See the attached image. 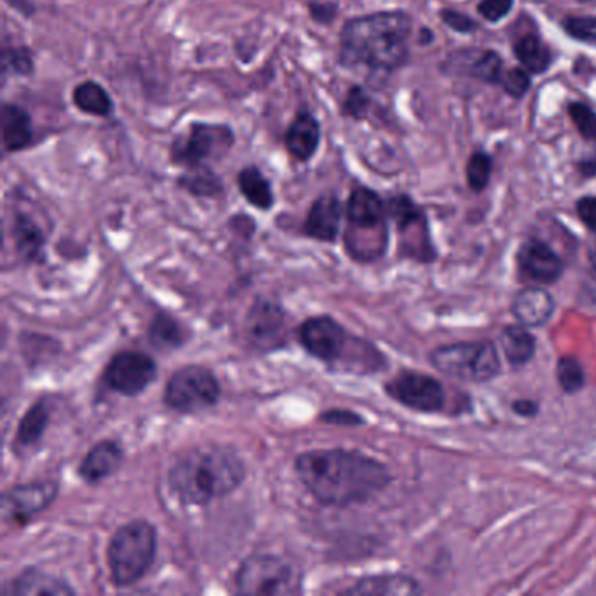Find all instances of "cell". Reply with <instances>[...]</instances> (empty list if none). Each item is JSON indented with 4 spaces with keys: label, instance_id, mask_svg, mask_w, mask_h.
Returning a JSON list of instances; mask_svg holds the SVG:
<instances>
[{
    "label": "cell",
    "instance_id": "obj_19",
    "mask_svg": "<svg viewBox=\"0 0 596 596\" xmlns=\"http://www.w3.org/2000/svg\"><path fill=\"white\" fill-rule=\"evenodd\" d=\"M5 596H67L76 595L73 587L68 586L62 579L46 574L42 570H23L18 578H14L8 586L2 589Z\"/></svg>",
    "mask_w": 596,
    "mask_h": 596
},
{
    "label": "cell",
    "instance_id": "obj_41",
    "mask_svg": "<svg viewBox=\"0 0 596 596\" xmlns=\"http://www.w3.org/2000/svg\"><path fill=\"white\" fill-rule=\"evenodd\" d=\"M441 20H443L449 28L460 34H474L480 25L474 20L469 18L466 14L458 13V11L444 10L441 11Z\"/></svg>",
    "mask_w": 596,
    "mask_h": 596
},
{
    "label": "cell",
    "instance_id": "obj_8",
    "mask_svg": "<svg viewBox=\"0 0 596 596\" xmlns=\"http://www.w3.org/2000/svg\"><path fill=\"white\" fill-rule=\"evenodd\" d=\"M163 397L166 406L174 411L196 415L219 403V380L203 366H186L166 381Z\"/></svg>",
    "mask_w": 596,
    "mask_h": 596
},
{
    "label": "cell",
    "instance_id": "obj_33",
    "mask_svg": "<svg viewBox=\"0 0 596 596\" xmlns=\"http://www.w3.org/2000/svg\"><path fill=\"white\" fill-rule=\"evenodd\" d=\"M556 377H558V383H560L561 389L569 392V394L581 391L584 386V381H586L583 364L579 363L574 357H563L558 363Z\"/></svg>",
    "mask_w": 596,
    "mask_h": 596
},
{
    "label": "cell",
    "instance_id": "obj_10",
    "mask_svg": "<svg viewBox=\"0 0 596 596\" xmlns=\"http://www.w3.org/2000/svg\"><path fill=\"white\" fill-rule=\"evenodd\" d=\"M157 366L148 354L126 350L114 355L103 371V383L116 394L135 397L156 380Z\"/></svg>",
    "mask_w": 596,
    "mask_h": 596
},
{
    "label": "cell",
    "instance_id": "obj_23",
    "mask_svg": "<svg viewBox=\"0 0 596 596\" xmlns=\"http://www.w3.org/2000/svg\"><path fill=\"white\" fill-rule=\"evenodd\" d=\"M422 592L415 579L403 574H381L364 578L345 589L346 595L404 596Z\"/></svg>",
    "mask_w": 596,
    "mask_h": 596
},
{
    "label": "cell",
    "instance_id": "obj_44",
    "mask_svg": "<svg viewBox=\"0 0 596 596\" xmlns=\"http://www.w3.org/2000/svg\"><path fill=\"white\" fill-rule=\"evenodd\" d=\"M337 4H331V2H322V4L312 2V4H309L312 18L319 23H331L332 20H334V16H337Z\"/></svg>",
    "mask_w": 596,
    "mask_h": 596
},
{
    "label": "cell",
    "instance_id": "obj_16",
    "mask_svg": "<svg viewBox=\"0 0 596 596\" xmlns=\"http://www.w3.org/2000/svg\"><path fill=\"white\" fill-rule=\"evenodd\" d=\"M518 263L523 274L535 282L551 283L563 274V263L558 254L538 240L524 243L518 254Z\"/></svg>",
    "mask_w": 596,
    "mask_h": 596
},
{
    "label": "cell",
    "instance_id": "obj_37",
    "mask_svg": "<svg viewBox=\"0 0 596 596\" xmlns=\"http://www.w3.org/2000/svg\"><path fill=\"white\" fill-rule=\"evenodd\" d=\"M563 28L578 41L596 42V18L592 16H569L563 22Z\"/></svg>",
    "mask_w": 596,
    "mask_h": 596
},
{
    "label": "cell",
    "instance_id": "obj_32",
    "mask_svg": "<svg viewBox=\"0 0 596 596\" xmlns=\"http://www.w3.org/2000/svg\"><path fill=\"white\" fill-rule=\"evenodd\" d=\"M467 73L484 83H500V77L506 71H504L503 59L497 53L483 51L472 60L471 67H467Z\"/></svg>",
    "mask_w": 596,
    "mask_h": 596
},
{
    "label": "cell",
    "instance_id": "obj_34",
    "mask_svg": "<svg viewBox=\"0 0 596 596\" xmlns=\"http://www.w3.org/2000/svg\"><path fill=\"white\" fill-rule=\"evenodd\" d=\"M492 175V157L486 153H474L467 163V185L472 191H483Z\"/></svg>",
    "mask_w": 596,
    "mask_h": 596
},
{
    "label": "cell",
    "instance_id": "obj_38",
    "mask_svg": "<svg viewBox=\"0 0 596 596\" xmlns=\"http://www.w3.org/2000/svg\"><path fill=\"white\" fill-rule=\"evenodd\" d=\"M369 105H371V99H369L368 93L359 86H354V88H350L348 94H346L343 113L346 116L354 117V119H363L368 114Z\"/></svg>",
    "mask_w": 596,
    "mask_h": 596
},
{
    "label": "cell",
    "instance_id": "obj_2",
    "mask_svg": "<svg viewBox=\"0 0 596 596\" xmlns=\"http://www.w3.org/2000/svg\"><path fill=\"white\" fill-rule=\"evenodd\" d=\"M413 22L403 11L368 14L350 20L341 30L340 63L348 68L392 74L409 59Z\"/></svg>",
    "mask_w": 596,
    "mask_h": 596
},
{
    "label": "cell",
    "instance_id": "obj_35",
    "mask_svg": "<svg viewBox=\"0 0 596 596\" xmlns=\"http://www.w3.org/2000/svg\"><path fill=\"white\" fill-rule=\"evenodd\" d=\"M570 119L584 139L596 142V113L584 103H570Z\"/></svg>",
    "mask_w": 596,
    "mask_h": 596
},
{
    "label": "cell",
    "instance_id": "obj_29",
    "mask_svg": "<svg viewBox=\"0 0 596 596\" xmlns=\"http://www.w3.org/2000/svg\"><path fill=\"white\" fill-rule=\"evenodd\" d=\"M500 343H503L507 360L515 364V366L527 364L534 357L535 338L527 329L520 328V326H511V328L504 329Z\"/></svg>",
    "mask_w": 596,
    "mask_h": 596
},
{
    "label": "cell",
    "instance_id": "obj_12",
    "mask_svg": "<svg viewBox=\"0 0 596 596\" xmlns=\"http://www.w3.org/2000/svg\"><path fill=\"white\" fill-rule=\"evenodd\" d=\"M245 331L254 348H280L289 340L288 314L274 301L257 300L249 312Z\"/></svg>",
    "mask_w": 596,
    "mask_h": 596
},
{
    "label": "cell",
    "instance_id": "obj_48",
    "mask_svg": "<svg viewBox=\"0 0 596 596\" xmlns=\"http://www.w3.org/2000/svg\"><path fill=\"white\" fill-rule=\"evenodd\" d=\"M589 257H592L593 266H595L596 269V243L593 245L592 251H589Z\"/></svg>",
    "mask_w": 596,
    "mask_h": 596
},
{
    "label": "cell",
    "instance_id": "obj_46",
    "mask_svg": "<svg viewBox=\"0 0 596 596\" xmlns=\"http://www.w3.org/2000/svg\"><path fill=\"white\" fill-rule=\"evenodd\" d=\"M13 8H16V10L22 11L23 14H27V16H30L31 13H34V8H31L30 2L28 0H8Z\"/></svg>",
    "mask_w": 596,
    "mask_h": 596
},
{
    "label": "cell",
    "instance_id": "obj_24",
    "mask_svg": "<svg viewBox=\"0 0 596 596\" xmlns=\"http://www.w3.org/2000/svg\"><path fill=\"white\" fill-rule=\"evenodd\" d=\"M51 422V403L48 400L37 401L22 418L16 438H14V448L18 452H28L42 440L46 429Z\"/></svg>",
    "mask_w": 596,
    "mask_h": 596
},
{
    "label": "cell",
    "instance_id": "obj_22",
    "mask_svg": "<svg viewBox=\"0 0 596 596\" xmlns=\"http://www.w3.org/2000/svg\"><path fill=\"white\" fill-rule=\"evenodd\" d=\"M0 125H2V144L8 153H18L31 144L34 128L25 109L14 103H5L0 114Z\"/></svg>",
    "mask_w": 596,
    "mask_h": 596
},
{
    "label": "cell",
    "instance_id": "obj_28",
    "mask_svg": "<svg viewBox=\"0 0 596 596\" xmlns=\"http://www.w3.org/2000/svg\"><path fill=\"white\" fill-rule=\"evenodd\" d=\"M148 337L154 348L175 350L185 346L188 332L182 328V324L175 320L172 315L160 314L149 326Z\"/></svg>",
    "mask_w": 596,
    "mask_h": 596
},
{
    "label": "cell",
    "instance_id": "obj_43",
    "mask_svg": "<svg viewBox=\"0 0 596 596\" xmlns=\"http://www.w3.org/2000/svg\"><path fill=\"white\" fill-rule=\"evenodd\" d=\"M575 211L584 225L596 233V196L581 198L575 205Z\"/></svg>",
    "mask_w": 596,
    "mask_h": 596
},
{
    "label": "cell",
    "instance_id": "obj_9",
    "mask_svg": "<svg viewBox=\"0 0 596 596\" xmlns=\"http://www.w3.org/2000/svg\"><path fill=\"white\" fill-rule=\"evenodd\" d=\"M233 144L234 134L229 126L196 123L188 134L175 140L172 160L185 168H198L219 162Z\"/></svg>",
    "mask_w": 596,
    "mask_h": 596
},
{
    "label": "cell",
    "instance_id": "obj_21",
    "mask_svg": "<svg viewBox=\"0 0 596 596\" xmlns=\"http://www.w3.org/2000/svg\"><path fill=\"white\" fill-rule=\"evenodd\" d=\"M555 300L544 289L530 288L516 294L512 300V314L523 326L537 328L551 319Z\"/></svg>",
    "mask_w": 596,
    "mask_h": 596
},
{
    "label": "cell",
    "instance_id": "obj_13",
    "mask_svg": "<svg viewBox=\"0 0 596 596\" xmlns=\"http://www.w3.org/2000/svg\"><path fill=\"white\" fill-rule=\"evenodd\" d=\"M385 389L392 400L415 411L435 413L444 406L443 385L420 372H403L389 381Z\"/></svg>",
    "mask_w": 596,
    "mask_h": 596
},
{
    "label": "cell",
    "instance_id": "obj_25",
    "mask_svg": "<svg viewBox=\"0 0 596 596\" xmlns=\"http://www.w3.org/2000/svg\"><path fill=\"white\" fill-rule=\"evenodd\" d=\"M11 237L14 240V248L23 259H34L39 256L42 245H45V231L34 217L14 212L13 223H11Z\"/></svg>",
    "mask_w": 596,
    "mask_h": 596
},
{
    "label": "cell",
    "instance_id": "obj_17",
    "mask_svg": "<svg viewBox=\"0 0 596 596\" xmlns=\"http://www.w3.org/2000/svg\"><path fill=\"white\" fill-rule=\"evenodd\" d=\"M341 208L337 194H322L315 200L305 220V234L319 242H334L340 231Z\"/></svg>",
    "mask_w": 596,
    "mask_h": 596
},
{
    "label": "cell",
    "instance_id": "obj_5",
    "mask_svg": "<svg viewBox=\"0 0 596 596\" xmlns=\"http://www.w3.org/2000/svg\"><path fill=\"white\" fill-rule=\"evenodd\" d=\"M157 551V532L154 524L135 520L114 532L107 547L111 579L117 587L134 586L153 567Z\"/></svg>",
    "mask_w": 596,
    "mask_h": 596
},
{
    "label": "cell",
    "instance_id": "obj_26",
    "mask_svg": "<svg viewBox=\"0 0 596 596\" xmlns=\"http://www.w3.org/2000/svg\"><path fill=\"white\" fill-rule=\"evenodd\" d=\"M238 188L251 205L259 211H269L275 203L274 189L256 166H245L238 175Z\"/></svg>",
    "mask_w": 596,
    "mask_h": 596
},
{
    "label": "cell",
    "instance_id": "obj_45",
    "mask_svg": "<svg viewBox=\"0 0 596 596\" xmlns=\"http://www.w3.org/2000/svg\"><path fill=\"white\" fill-rule=\"evenodd\" d=\"M537 409L538 406L534 401H518L515 404V411L521 415V417H534Z\"/></svg>",
    "mask_w": 596,
    "mask_h": 596
},
{
    "label": "cell",
    "instance_id": "obj_47",
    "mask_svg": "<svg viewBox=\"0 0 596 596\" xmlns=\"http://www.w3.org/2000/svg\"><path fill=\"white\" fill-rule=\"evenodd\" d=\"M579 172L583 175H595L596 174V157H592L589 162H581L579 163Z\"/></svg>",
    "mask_w": 596,
    "mask_h": 596
},
{
    "label": "cell",
    "instance_id": "obj_30",
    "mask_svg": "<svg viewBox=\"0 0 596 596\" xmlns=\"http://www.w3.org/2000/svg\"><path fill=\"white\" fill-rule=\"evenodd\" d=\"M515 53L529 73H546L551 65V51L537 36H524L516 42Z\"/></svg>",
    "mask_w": 596,
    "mask_h": 596
},
{
    "label": "cell",
    "instance_id": "obj_18",
    "mask_svg": "<svg viewBox=\"0 0 596 596\" xmlns=\"http://www.w3.org/2000/svg\"><path fill=\"white\" fill-rule=\"evenodd\" d=\"M125 462V452L116 441H102L86 453L79 466V475L86 483H100L117 472Z\"/></svg>",
    "mask_w": 596,
    "mask_h": 596
},
{
    "label": "cell",
    "instance_id": "obj_15",
    "mask_svg": "<svg viewBox=\"0 0 596 596\" xmlns=\"http://www.w3.org/2000/svg\"><path fill=\"white\" fill-rule=\"evenodd\" d=\"M389 212L397 223L403 243L401 248L408 256L431 259L432 245L429 242L427 220L422 211L408 196H395L389 202Z\"/></svg>",
    "mask_w": 596,
    "mask_h": 596
},
{
    "label": "cell",
    "instance_id": "obj_11",
    "mask_svg": "<svg viewBox=\"0 0 596 596\" xmlns=\"http://www.w3.org/2000/svg\"><path fill=\"white\" fill-rule=\"evenodd\" d=\"M297 340L312 357L337 366L345 357L346 348L354 338L337 320L322 315L301 324Z\"/></svg>",
    "mask_w": 596,
    "mask_h": 596
},
{
    "label": "cell",
    "instance_id": "obj_36",
    "mask_svg": "<svg viewBox=\"0 0 596 596\" xmlns=\"http://www.w3.org/2000/svg\"><path fill=\"white\" fill-rule=\"evenodd\" d=\"M498 85L503 86L507 94H511L515 99H521V97L529 93L532 79H530L527 68H511V71L503 74Z\"/></svg>",
    "mask_w": 596,
    "mask_h": 596
},
{
    "label": "cell",
    "instance_id": "obj_42",
    "mask_svg": "<svg viewBox=\"0 0 596 596\" xmlns=\"http://www.w3.org/2000/svg\"><path fill=\"white\" fill-rule=\"evenodd\" d=\"M320 420L329 426L345 427L360 426L364 422L357 413L345 411V409H331V411L322 413Z\"/></svg>",
    "mask_w": 596,
    "mask_h": 596
},
{
    "label": "cell",
    "instance_id": "obj_39",
    "mask_svg": "<svg viewBox=\"0 0 596 596\" xmlns=\"http://www.w3.org/2000/svg\"><path fill=\"white\" fill-rule=\"evenodd\" d=\"M11 68L13 73L28 76L34 71V60L31 53L25 48H16V50L4 51V71Z\"/></svg>",
    "mask_w": 596,
    "mask_h": 596
},
{
    "label": "cell",
    "instance_id": "obj_20",
    "mask_svg": "<svg viewBox=\"0 0 596 596\" xmlns=\"http://www.w3.org/2000/svg\"><path fill=\"white\" fill-rule=\"evenodd\" d=\"M320 145V125L309 113L297 114L286 131V148L297 162H308Z\"/></svg>",
    "mask_w": 596,
    "mask_h": 596
},
{
    "label": "cell",
    "instance_id": "obj_14",
    "mask_svg": "<svg viewBox=\"0 0 596 596\" xmlns=\"http://www.w3.org/2000/svg\"><path fill=\"white\" fill-rule=\"evenodd\" d=\"M56 495H59V483L54 481L18 484L8 490L2 497V516L5 521L25 524L46 511L54 503Z\"/></svg>",
    "mask_w": 596,
    "mask_h": 596
},
{
    "label": "cell",
    "instance_id": "obj_6",
    "mask_svg": "<svg viewBox=\"0 0 596 596\" xmlns=\"http://www.w3.org/2000/svg\"><path fill=\"white\" fill-rule=\"evenodd\" d=\"M234 592L240 595L280 596L301 592V574L277 555H252L234 574Z\"/></svg>",
    "mask_w": 596,
    "mask_h": 596
},
{
    "label": "cell",
    "instance_id": "obj_3",
    "mask_svg": "<svg viewBox=\"0 0 596 596\" xmlns=\"http://www.w3.org/2000/svg\"><path fill=\"white\" fill-rule=\"evenodd\" d=\"M248 474L237 449L203 444L182 453L168 472L172 492L185 504H205L233 494Z\"/></svg>",
    "mask_w": 596,
    "mask_h": 596
},
{
    "label": "cell",
    "instance_id": "obj_27",
    "mask_svg": "<svg viewBox=\"0 0 596 596\" xmlns=\"http://www.w3.org/2000/svg\"><path fill=\"white\" fill-rule=\"evenodd\" d=\"M73 102L81 113L88 116L105 117L113 113V100L102 85L85 81L73 91Z\"/></svg>",
    "mask_w": 596,
    "mask_h": 596
},
{
    "label": "cell",
    "instance_id": "obj_7",
    "mask_svg": "<svg viewBox=\"0 0 596 596\" xmlns=\"http://www.w3.org/2000/svg\"><path fill=\"white\" fill-rule=\"evenodd\" d=\"M431 360L444 375L472 383L492 380L500 369L497 350L489 341L441 346L432 352Z\"/></svg>",
    "mask_w": 596,
    "mask_h": 596
},
{
    "label": "cell",
    "instance_id": "obj_1",
    "mask_svg": "<svg viewBox=\"0 0 596 596\" xmlns=\"http://www.w3.org/2000/svg\"><path fill=\"white\" fill-rule=\"evenodd\" d=\"M294 469L306 492L322 506L366 503L391 483V474L383 464L354 449L301 453Z\"/></svg>",
    "mask_w": 596,
    "mask_h": 596
},
{
    "label": "cell",
    "instance_id": "obj_4",
    "mask_svg": "<svg viewBox=\"0 0 596 596\" xmlns=\"http://www.w3.org/2000/svg\"><path fill=\"white\" fill-rule=\"evenodd\" d=\"M345 248L360 263H371L383 256L389 243L386 206L375 191L357 188L346 203Z\"/></svg>",
    "mask_w": 596,
    "mask_h": 596
},
{
    "label": "cell",
    "instance_id": "obj_40",
    "mask_svg": "<svg viewBox=\"0 0 596 596\" xmlns=\"http://www.w3.org/2000/svg\"><path fill=\"white\" fill-rule=\"evenodd\" d=\"M512 10V0H481L478 13L489 22H498Z\"/></svg>",
    "mask_w": 596,
    "mask_h": 596
},
{
    "label": "cell",
    "instance_id": "obj_31",
    "mask_svg": "<svg viewBox=\"0 0 596 596\" xmlns=\"http://www.w3.org/2000/svg\"><path fill=\"white\" fill-rule=\"evenodd\" d=\"M179 186L194 196L214 198L223 194V185L219 177L208 166L188 168L186 175L179 179Z\"/></svg>",
    "mask_w": 596,
    "mask_h": 596
}]
</instances>
